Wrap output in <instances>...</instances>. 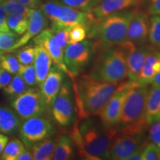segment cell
<instances>
[{
    "instance_id": "obj_31",
    "label": "cell",
    "mask_w": 160,
    "mask_h": 160,
    "mask_svg": "<svg viewBox=\"0 0 160 160\" xmlns=\"http://www.w3.org/2000/svg\"><path fill=\"white\" fill-rule=\"evenodd\" d=\"M22 48V47H21ZM16 57L20 65H29L34 62L35 48L34 46L26 45L22 46L21 49L16 52Z\"/></svg>"
},
{
    "instance_id": "obj_11",
    "label": "cell",
    "mask_w": 160,
    "mask_h": 160,
    "mask_svg": "<svg viewBox=\"0 0 160 160\" xmlns=\"http://www.w3.org/2000/svg\"><path fill=\"white\" fill-rule=\"evenodd\" d=\"M19 131L22 141L29 148L36 142L52 137L55 129L48 118L39 116L24 120Z\"/></svg>"
},
{
    "instance_id": "obj_21",
    "label": "cell",
    "mask_w": 160,
    "mask_h": 160,
    "mask_svg": "<svg viewBox=\"0 0 160 160\" xmlns=\"http://www.w3.org/2000/svg\"><path fill=\"white\" fill-rule=\"evenodd\" d=\"M21 119L14 110L0 107V133L5 135L15 133L19 129Z\"/></svg>"
},
{
    "instance_id": "obj_42",
    "label": "cell",
    "mask_w": 160,
    "mask_h": 160,
    "mask_svg": "<svg viewBox=\"0 0 160 160\" xmlns=\"http://www.w3.org/2000/svg\"><path fill=\"white\" fill-rule=\"evenodd\" d=\"M12 79L11 73L0 67V89H3L10 83Z\"/></svg>"
},
{
    "instance_id": "obj_43",
    "label": "cell",
    "mask_w": 160,
    "mask_h": 160,
    "mask_svg": "<svg viewBox=\"0 0 160 160\" xmlns=\"http://www.w3.org/2000/svg\"><path fill=\"white\" fill-rule=\"evenodd\" d=\"M19 3L31 9H40L42 0H18Z\"/></svg>"
},
{
    "instance_id": "obj_24",
    "label": "cell",
    "mask_w": 160,
    "mask_h": 160,
    "mask_svg": "<svg viewBox=\"0 0 160 160\" xmlns=\"http://www.w3.org/2000/svg\"><path fill=\"white\" fill-rule=\"evenodd\" d=\"M160 57L159 51H153L146 58L145 62L143 64L142 68L137 79L134 82L138 85H151L153 78L154 77L155 73L153 70V64Z\"/></svg>"
},
{
    "instance_id": "obj_17",
    "label": "cell",
    "mask_w": 160,
    "mask_h": 160,
    "mask_svg": "<svg viewBox=\"0 0 160 160\" xmlns=\"http://www.w3.org/2000/svg\"><path fill=\"white\" fill-rule=\"evenodd\" d=\"M48 25V18L41 9H31L28 15V26L27 31L13 46L11 52L14 51L26 45L31 39L39 34Z\"/></svg>"
},
{
    "instance_id": "obj_36",
    "label": "cell",
    "mask_w": 160,
    "mask_h": 160,
    "mask_svg": "<svg viewBox=\"0 0 160 160\" xmlns=\"http://www.w3.org/2000/svg\"><path fill=\"white\" fill-rule=\"evenodd\" d=\"M88 34V28L83 25L73 26L69 31V43L74 44L83 41Z\"/></svg>"
},
{
    "instance_id": "obj_19",
    "label": "cell",
    "mask_w": 160,
    "mask_h": 160,
    "mask_svg": "<svg viewBox=\"0 0 160 160\" xmlns=\"http://www.w3.org/2000/svg\"><path fill=\"white\" fill-rule=\"evenodd\" d=\"M34 68L37 76V84L40 88L51 68L52 59L47 51L42 46L36 45Z\"/></svg>"
},
{
    "instance_id": "obj_44",
    "label": "cell",
    "mask_w": 160,
    "mask_h": 160,
    "mask_svg": "<svg viewBox=\"0 0 160 160\" xmlns=\"http://www.w3.org/2000/svg\"><path fill=\"white\" fill-rule=\"evenodd\" d=\"M148 142H146L144 143L142 145L140 146L139 148L136 150L133 153H131V154L126 159V160H142V153L144 151V148H145L146 144L148 143Z\"/></svg>"
},
{
    "instance_id": "obj_26",
    "label": "cell",
    "mask_w": 160,
    "mask_h": 160,
    "mask_svg": "<svg viewBox=\"0 0 160 160\" xmlns=\"http://www.w3.org/2000/svg\"><path fill=\"white\" fill-rule=\"evenodd\" d=\"M8 25L10 30L18 35H22L28 26V16L25 14H10L7 17Z\"/></svg>"
},
{
    "instance_id": "obj_15",
    "label": "cell",
    "mask_w": 160,
    "mask_h": 160,
    "mask_svg": "<svg viewBox=\"0 0 160 160\" xmlns=\"http://www.w3.org/2000/svg\"><path fill=\"white\" fill-rule=\"evenodd\" d=\"M33 42L36 45L43 47L48 53L53 63L62 70L65 73L68 75L69 74L68 70L64 62V51L53 38L51 28L44 29L42 31L40 32L34 37Z\"/></svg>"
},
{
    "instance_id": "obj_49",
    "label": "cell",
    "mask_w": 160,
    "mask_h": 160,
    "mask_svg": "<svg viewBox=\"0 0 160 160\" xmlns=\"http://www.w3.org/2000/svg\"><path fill=\"white\" fill-rule=\"evenodd\" d=\"M2 0H0V4L2 3Z\"/></svg>"
},
{
    "instance_id": "obj_12",
    "label": "cell",
    "mask_w": 160,
    "mask_h": 160,
    "mask_svg": "<svg viewBox=\"0 0 160 160\" xmlns=\"http://www.w3.org/2000/svg\"><path fill=\"white\" fill-rule=\"evenodd\" d=\"M132 83L133 82L129 80L124 82L98 115L107 128L118 130L124 100Z\"/></svg>"
},
{
    "instance_id": "obj_34",
    "label": "cell",
    "mask_w": 160,
    "mask_h": 160,
    "mask_svg": "<svg viewBox=\"0 0 160 160\" xmlns=\"http://www.w3.org/2000/svg\"><path fill=\"white\" fill-rule=\"evenodd\" d=\"M99 1L100 0H60L62 3L66 5L89 13Z\"/></svg>"
},
{
    "instance_id": "obj_22",
    "label": "cell",
    "mask_w": 160,
    "mask_h": 160,
    "mask_svg": "<svg viewBox=\"0 0 160 160\" xmlns=\"http://www.w3.org/2000/svg\"><path fill=\"white\" fill-rule=\"evenodd\" d=\"M57 141V139L51 137L33 144L31 146L33 159L35 160L53 159Z\"/></svg>"
},
{
    "instance_id": "obj_8",
    "label": "cell",
    "mask_w": 160,
    "mask_h": 160,
    "mask_svg": "<svg viewBox=\"0 0 160 160\" xmlns=\"http://www.w3.org/2000/svg\"><path fill=\"white\" fill-rule=\"evenodd\" d=\"M11 107L22 121L31 117L43 116L48 108L41 90L37 88H28L14 97Z\"/></svg>"
},
{
    "instance_id": "obj_20",
    "label": "cell",
    "mask_w": 160,
    "mask_h": 160,
    "mask_svg": "<svg viewBox=\"0 0 160 160\" xmlns=\"http://www.w3.org/2000/svg\"><path fill=\"white\" fill-rule=\"evenodd\" d=\"M145 119L147 123L151 124L160 120V87L149 86L146 100Z\"/></svg>"
},
{
    "instance_id": "obj_1",
    "label": "cell",
    "mask_w": 160,
    "mask_h": 160,
    "mask_svg": "<svg viewBox=\"0 0 160 160\" xmlns=\"http://www.w3.org/2000/svg\"><path fill=\"white\" fill-rule=\"evenodd\" d=\"M70 79L79 120L98 117L104 106L125 82H108L93 79L88 74H79Z\"/></svg>"
},
{
    "instance_id": "obj_33",
    "label": "cell",
    "mask_w": 160,
    "mask_h": 160,
    "mask_svg": "<svg viewBox=\"0 0 160 160\" xmlns=\"http://www.w3.org/2000/svg\"><path fill=\"white\" fill-rule=\"evenodd\" d=\"M0 67L2 68L11 74H17L20 64L16 56L12 54L0 55Z\"/></svg>"
},
{
    "instance_id": "obj_27",
    "label": "cell",
    "mask_w": 160,
    "mask_h": 160,
    "mask_svg": "<svg viewBox=\"0 0 160 160\" xmlns=\"http://www.w3.org/2000/svg\"><path fill=\"white\" fill-rule=\"evenodd\" d=\"M25 149V145L18 139H11L6 144L0 159L2 160H17L20 153Z\"/></svg>"
},
{
    "instance_id": "obj_28",
    "label": "cell",
    "mask_w": 160,
    "mask_h": 160,
    "mask_svg": "<svg viewBox=\"0 0 160 160\" xmlns=\"http://www.w3.org/2000/svg\"><path fill=\"white\" fill-rule=\"evenodd\" d=\"M68 136L71 139L72 142H73L75 148L77 149L78 154H79V157L82 159H91V156L86 151L85 146H84L81 133H80L79 129V121H76V122L73 124Z\"/></svg>"
},
{
    "instance_id": "obj_18",
    "label": "cell",
    "mask_w": 160,
    "mask_h": 160,
    "mask_svg": "<svg viewBox=\"0 0 160 160\" xmlns=\"http://www.w3.org/2000/svg\"><path fill=\"white\" fill-rule=\"evenodd\" d=\"M145 0H100L91 11L94 19H100L115 12L140 7Z\"/></svg>"
},
{
    "instance_id": "obj_40",
    "label": "cell",
    "mask_w": 160,
    "mask_h": 160,
    "mask_svg": "<svg viewBox=\"0 0 160 160\" xmlns=\"http://www.w3.org/2000/svg\"><path fill=\"white\" fill-rule=\"evenodd\" d=\"M145 11L149 15H160V0H145Z\"/></svg>"
},
{
    "instance_id": "obj_50",
    "label": "cell",
    "mask_w": 160,
    "mask_h": 160,
    "mask_svg": "<svg viewBox=\"0 0 160 160\" xmlns=\"http://www.w3.org/2000/svg\"><path fill=\"white\" fill-rule=\"evenodd\" d=\"M159 146H160V145H159Z\"/></svg>"
},
{
    "instance_id": "obj_39",
    "label": "cell",
    "mask_w": 160,
    "mask_h": 160,
    "mask_svg": "<svg viewBox=\"0 0 160 160\" xmlns=\"http://www.w3.org/2000/svg\"><path fill=\"white\" fill-rule=\"evenodd\" d=\"M148 141L160 145V120L149 124L148 127Z\"/></svg>"
},
{
    "instance_id": "obj_25",
    "label": "cell",
    "mask_w": 160,
    "mask_h": 160,
    "mask_svg": "<svg viewBox=\"0 0 160 160\" xmlns=\"http://www.w3.org/2000/svg\"><path fill=\"white\" fill-rule=\"evenodd\" d=\"M148 42L156 51H160V16H152L150 18V26Z\"/></svg>"
},
{
    "instance_id": "obj_9",
    "label": "cell",
    "mask_w": 160,
    "mask_h": 160,
    "mask_svg": "<svg viewBox=\"0 0 160 160\" xmlns=\"http://www.w3.org/2000/svg\"><path fill=\"white\" fill-rule=\"evenodd\" d=\"M95 53L93 42L85 39L70 44L64 51V62L69 72V77H77L89 65Z\"/></svg>"
},
{
    "instance_id": "obj_48",
    "label": "cell",
    "mask_w": 160,
    "mask_h": 160,
    "mask_svg": "<svg viewBox=\"0 0 160 160\" xmlns=\"http://www.w3.org/2000/svg\"><path fill=\"white\" fill-rule=\"evenodd\" d=\"M2 53H2V52L1 51H0V55H2Z\"/></svg>"
},
{
    "instance_id": "obj_3",
    "label": "cell",
    "mask_w": 160,
    "mask_h": 160,
    "mask_svg": "<svg viewBox=\"0 0 160 160\" xmlns=\"http://www.w3.org/2000/svg\"><path fill=\"white\" fill-rule=\"evenodd\" d=\"M96 52L89 76L108 82H121L128 79L127 51L123 44L102 46Z\"/></svg>"
},
{
    "instance_id": "obj_29",
    "label": "cell",
    "mask_w": 160,
    "mask_h": 160,
    "mask_svg": "<svg viewBox=\"0 0 160 160\" xmlns=\"http://www.w3.org/2000/svg\"><path fill=\"white\" fill-rule=\"evenodd\" d=\"M28 88L27 84L24 81L22 77L17 73L11 79L8 85L4 88L3 91L6 95L16 97L25 92Z\"/></svg>"
},
{
    "instance_id": "obj_13",
    "label": "cell",
    "mask_w": 160,
    "mask_h": 160,
    "mask_svg": "<svg viewBox=\"0 0 160 160\" xmlns=\"http://www.w3.org/2000/svg\"><path fill=\"white\" fill-rule=\"evenodd\" d=\"M122 44L127 51L128 79L135 82L146 58L154 49L147 42L133 44L125 41Z\"/></svg>"
},
{
    "instance_id": "obj_10",
    "label": "cell",
    "mask_w": 160,
    "mask_h": 160,
    "mask_svg": "<svg viewBox=\"0 0 160 160\" xmlns=\"http://www.w3.org/2000/svg\"><path fill=\"white\" fill-rule=\"evenodd\" d=\"M75 103L72 84L64 80L59 93L52 104V114L55 122L62 127H68L75 119Z\"/></svg>"
},
{
    "instance_id": "obj_46",
    "label": "cell",
    "mask_w": 160,
    "mask_h": 160,
    "mask_svg": "<svg viewBox=\"0 0 160 160\" xmlns=\"http://www.w3.org/2000/svg\"><path fill=\"white\" fill-rule=\"evenodd\" d=\"M8 142V137L5 134L0 133V156L2 153L4 148H5L6 144Z\"/></svg>"
},
{
    "instance_id": "obj_7",
    "label": "cell",
    "mask_w": 160,
    "mask_h": 160,
    "mask_svg": "<svg viewBox=\"0 0 160 160\" xmlns=\"http://www.w3.org/2000/svg\"><path fill=\"white\" fill-rule=\"evenodd\" d=\"M148 88L133 82L124 100L118 129L145 119Z\"/></svg>"
},
{
    "instance_id": "obj_47",
    "label": "cell",
    "mask_w": 160,
    "mask_h": 160,
    "mask_svg": "<svg viewBox=\"0 0 160 160\" xmlns=\"http://www.w3.org/2000/svg\"><path fill=\"white\" fill-rule=\"evenodd\" d=\"M151 85L157 86V87H160V71L156 73L154 77H153Z\"/></svg>"
},
{
    "instance_id": "obj_30",
    "label": "cell",
    "mask_w": 160,
    "mask_h": 160,
    "mask_svg": "<svg viewBox=\"0 0 160 160\" xmlns=\"http://www.w3.org/2000/svg\"><path fill=\"white\" fill-rule=\"evenodd\" d=\"M19 38V35L13 32H0V51L10 53Z\"/></svg>"
},
{
    "instance_id": "obj_35",
    "label": "cell",
    "mask_w": 160,
    "mask_h": 160,
    "mask_svg": "<svg viewBox=\"0 0 160 160\" xmlns=\"http://www.w3.org/2000/svg\"><path fill=\"white\" fill-rule=\"evenodd\" d=\"M18 74L22 77L24 81L28 86H34L37 85V76L34 65H20Z\"/></svg>"
},
{
    "instance_id": "obj_38",
    "label": "cell",
    "mask_w": 160,
    "mask_h": 160,
    "mask_svg": "<svg viewBox=\"0 0 160 160\" xmlns=\"http://www.w3.org/2000/svg\"><path fill=\"white\" fill-rule=\"evenodd\" d=\"M142 160H160V146L148 142L144 148Z\"/></svg>"
},
{
    "instance_id": "obj_5",
    "label": "cell",
    "mask_w": 160,
    "mask_h": 160,
    "mask_svg": "<svg viewBox=\"0 0 160 160\" xmlns=\"http://www.w3.org/2000/svg\"><path fill=\"white\" fill-rule=\"evenodd\" d=\"M148 124L145 119L118 129L112 140L110 159L126 160L140 146L148 142Z\"/></svg>"
},
{
    "instance_id": "obj_23",
    "label": "cell",
    "mask_w": 160,
    "mask_h": 160,
    "mask_svg": "<svg viewBox=\"0 0 160 160\" xmlns=\"http://www.w3.org/2000/svg\"><path fill=\"white\" fill-rule=\"evenodd\" d=\"M75 146L69 136L62 135L57 139L53 159L69 160L75 157Z\"/></svg>"
},
{
    "instance_id": "obj_32",
    "label": "cell",
    "mask_w": 160,
    "mask_h": 160,
    "mask_svg": "<svg viewBox=\"0 0 160 160\" xmlns=\"http://www.w3.org/2000/svg\"><path fill=\"white\" fill-rule=\"evenodd\" d=\"M51 28L53 31V38L64 51L70 45L69 31L71 28H68L59 27V26H51Z\"/></svg>"
},
{
    "instance_id": "obj_37",
    "label": "cell",
    "mask_w": 160,
    "mask_h": 160,
    "mask_svg": "<svg viewBox=\"0 0 160 160\" xmlns=\"http://www.w3.org/2000/svg\"><path fill=\"white\" fill-rule=\"evenodd\" d=\"M3 5L4 9L7 13L10 14H25L29 15L31 8L17 2H2L1 3Z\"/></svg>"
},
{
    "instance_id": "obj_4",
    "label": "cell",
    "mask_w": 160,
    "mask_h": 160,
    "mask_svg": "<svg viewBox=\"0 0 160 160\" xmlns=\"http://www.w3.org/2000/svg\"><path fill=\"white\" fill-rule=\"evenodd\" d=\"M79 129L86 151L92 160L110 159L112 140L117 130L107 128L98 117L79 120Z\"/></svg>"
},
{
    "instance_id": "obj_2",
    "label": "cell",
    "mask_w": 160,
    "mask_h": 160,
    "mask_svg": "<svg viewBox=\"0 0 160 160\" xmlns=\"http://www.w3.org/2000/svg\"><path fill=\"white\" fill-rule=\"evenodd\" d=\"M135 9L123 10L95 19L87 34L88 39L93 40L95 51L102 46L120 45L127 41L128 25Z\"/></svg>"
},
{
    "instance_id": "obj_16",
    "label": "cell",
    "mask_w": 160,
    "mask_h": 160,
    "mask_svg": "<svg viewBox=\"0 0 160 160\" xmlns=\"http://www.w3.org/2000/svg\"><path fill=\"white\" fill-rule=\"evenodd\" d=\"M65 72L57 65H53L40 87L42 93L48 108L52 106L61 88L63 81L65 80Z\"/></svg>"
},
{
    "instance_id": "obj_14",
    "label": "cell",
    "mask_w": 160,
    "mask_h": 160,
    "mask_svg": "<svg viewBox=\"0 0 160 160\" xmlns=\"http://www.w3.org/2000/svg\"><path fill=\"white\" fill-rule=\"evenodd\" d=\"M149 16L145 10L136 8L128 25L127 41L133 44L147 42L150 26Z\"/></svg>"
},
{
    "instance_id": "obj_6",
    "label": "cell",
    "mask_w": 160,
    "mask_h": 160,
    "mask_svg": "<svg viewBox=\"0 0 160 160\" xmlns=\"http://www.w3.org/2000/svg\"><path fill=\"white\" fill-rule=\"evenodd\" d=\"M40 9L51 22V26L71 28L74 25H83L88 30L95 20L91 13L70 7L56 0L42 3Z\"/></svg>"
},
{
    "instance_id": "obj_41",
    "label": "cell",
    "mask_w": 160,
    "mask_h": 160,
    "mask_svg": "<svg viewBox=\"0 0 160 160\" xmlns=\"http://www.w3.org/2000/svg\"><path fill=\"white\" fill-rule=\"evenodd\" d=\"M10 28L8 25L7 13L4 9L3 5L0 4V32H10Z\"/></svg>"
},
{
    "instance_id": "obj_45",
    "label": "cell",
    "mask_w": 160,
    "mask_h": 160,
    "mask_svg": "<svg viewBox=\"0 0 160 160\" xmlns=\"http://www.w3.org/2000/svg\"><path fill=\"white\" fill-rule=\"evenodd\" d=\"M33 159V154L31 151L28 149H25L20 153V155L17 157V160H32Z\"/></svg>"
}]
</instances>
